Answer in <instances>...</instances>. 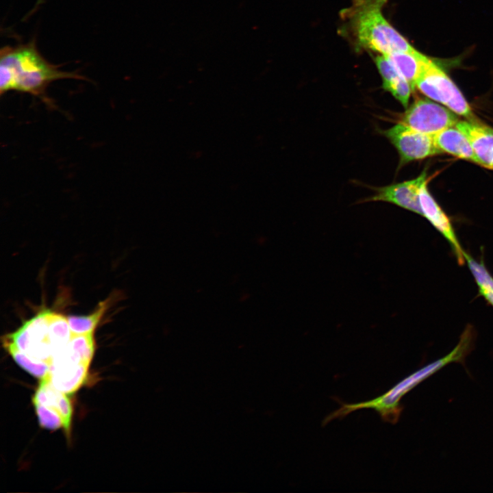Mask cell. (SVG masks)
Wrapping results in <instances>:
<instances>
[{
	"instance_id": "obj_5",
	"label": "cell",
	"mask_w": 493,
	"mask_h": 493,
	"mask_svg": "<svg viewBox=\"0 0 493 493\" xmlns=\"http://www.w3.org/2000/svg\"><path fill=\"white\" fill-rule=\"evenodd\" d=\"M49 312H40L26 321L18 330L5 335L2 338L11 342L29 356L50 365L53 351L49 332Z\"/></svg>"
},
{
	"instance_id": "obj_18",
	"label": "cell",
	"mask_w": 493,
	"mask_h": 493,
	"mask_svg": "<svg viewBox=\"0 0 493 493\" xmlns=\"http://www.w3.org/2000/svg\"><path fill=\"white\" fill-rule=\"evenodd\" d=\"M112 298L108 297L99 303L93 312L86 316H68L67 319L73 334L94 333L101 319L109 308Z\"/></svg>"
},
{
	"instance_id": "obj_14",
	"label": "cell",
	"mask_w": 493,
	"mask_h": 493,
	"mask_svg": "<svg viewBox=\"0 0 493 493\" xmlns=\"http://www.w3.org/2000/svg\"><path fill=\"white\" fill-rule=\"evenodd\" d=\"M32 401L55 409L64 420V429L69 430L73 412L71 401L66 394L51 384L47 376L41 379Z\"/></svg>"
},
{
	"instance_id": "obj_6",
	"label": "cell",
	"mask_w": 493,
	"mask_h": 493,
	"mask_svg": "<svg viewBox=\"0 0 493 493\" xmlns=\"http://www.w3.org/2000/svg\"><path fill=\"white\" fill-rule=\"evenodd\" d=\"M398 121L418 131L433 136L455 126L459 120L448 108L428 99L418 98L399 116Z\"/></svg>"
},
{
	"instance_id": "obj_2",
	"label": "cell",
	"mask_w": 493,
	"mask_h": 493,
	"mask_svg": "<svg viewBox=\"0 0 493 493\" xmlns=\"http://www.w3.org/2000/svg\"><path fill=\"white\" fill-rule=\"evenodd\" d=\"M475 337L474 328L467 325L457 344L448 354L414 372L380 396L362 403L342 405L340 409L328 416L325 422L344 416L359 409L370 408L378 412L383 420L396 423L402 412L400 405L401 398L419 383L448 364L464 363L465 357L473 349Z\"/></svg>"
},
{
	"instance_id": "obj_1",
	"label": "cell",
	"mask_w": 493,
	"mask_h": 493,
	"mask_svg": "<svg viewBox=\"0 0 493 493\" xmlns=\"http://www.w3.org/2000/svg\"><path fill=\"white\" fill-rule=\"evenodd\" d=\"M87 80L76 72L64 71L48 62L38 50L34 40L16 46H5L0 51V93L16 91L31 94L49 107L54 105L47 88L58 80Z\"/></svg>"
},
{
	"instance_id": "obj_13",
	"label": "cell",
	"mask_w": 493,
	"mask_h": 493,
	"mask_svg": "<svg viewBox=\"0 0 493 493\" xmlns=\"http://www.w3.org/2000/svg\"><path fill=\"white\" fill-rule=\"evenodd\" d=\"M375 63L382 78L383 88L407 108L413 90L409 82L384 55H377Z\"/></svg>"
},
{
	"instance_id": "obj_15",
	"label": "cell",
	"mask_w": 493,
	"mask_h": 493,
	"mask_svg": "<svg viewBox=\"0 0 493 493\" xmlns=\"http://www.w3.org/2000/svg\"><path fill=\"white\" fill-rule=\"evenodd\" d=\"M409 82L413 90L416 83L431 60L416 49L384 55Z\"/></svg>"
},
{
	"instance_id": "obj_16",
	"label": "cell",
	"mask_w": 493,
	"mask_h": 493,
	"mask_svg": "<svg viewBox=\"0 0 493 493\" xmlns=\"http://www.w3.org/2000/svg\"><path fill=\"white\" fill-rule=\"evenodd\" d=\"M465 260L477 285L479 294L493 307V277L487 269L483 257L478 261L466 252Z\"/></svg>"
},
{
	"instance_id": "obj_12",
	"label": "cell",
	"mask_w": 493,
	"mask_h": 493,
	"mask_svg": "<svg viewBox=\"0 0 493 493\" xmlns=\"http://www.w3.org/2000/svg\"><path fill=\"white\" fill-rule=\"evenodd\" d=\"M89 365L51 364L47 377L59 391L70 394L77 391L84 383Z\"/></svg>"
},
{
	"instance_id": "obj_17",
	"label": "cell",
	"mask_w": 493,
	"mask_h": 493,
	"mask_svg": "<svg viewBox=\"0 0 493 493\" xmlns=\"http://www.w3.org/2000/svg\"><path fill=\"white\" fill-rule=\"evenodd\" d=\"M5 349L10 353L16 363L36 378H45L50 370V365L42 360L34 358L19 350L13 343L2 338Z\"/></svg>"
},
{
	"instance_id": "obj_3",
	"label": "cell",
	"mask_w": 493,
	"mask_h": 493,
	"mask_svg": "<svg viewBox=\"0 0 493 493\" xmlns=\"http://www.w3.org/2000/svg\"><path fill=\"white\" fill-rule=\"evenodd\" d=\"M387 0H354L342 12L351 35L361 48L388 55L414 50L385 19L382 8Z\"/></svg>"
},
{
	"instance_id": "obj_8",
	"label": "cell",
	"mask_w": 493,
	"mask_h": 493,
	"mask_svg": "<svg viewBox=\"0 0 493 493\" xmlns=\"http://www.w3.org/2000/svg\"><path fill=\"white\" fill-rule=\"evenodd\" d=\"M428 180L426 170L418 177L377 188L374 195L364 201H384L422 215L420 203V190Z\"/></svg>"
},
{
	"instance_id": "obj_10",
	"label": "cell",
	"mask_w": 493,
	"mask_h": 493,
	"mask_svg": "<svg viewBox=\"0 0 493 493\" xmlns=\"http://www.w3.org/2000/svg\"><path fill=\"white\" fill-rule=\"evenodd\" d=\"M455 127L468 138L478 164L493 169V128L474 120L459 121Z\"/></svg>"
},
{
	"instance_id": "obj_4",
	"label": "cell",
	"mask_w": 493,
	"mask_h": 493,
	"mask_svg": "<svg viewBox=\"0 0 493 493\" xmlns=\"http://www.w3.org/2000/svg\"><path fill=\"white\" fill-rule=\"evenodd\" d=\"M416 88L426 97L442 104L456 114L473 120L472 108L461 91L431 60L418 79Z\"/></svg>"
},
{
	"instance_id": "obj_7",
	"label": "cell",
	"mask_w": 493,
	"mask_h": 493,
	"mask_svg": "<svg viewBox=\"0 0 493 493\" xmlns=\"http://www.w3.org/2000/svg\"><path fill=\"white\" fill-rule=\"evenodd\" d=\"M383 134L396 149L401 165L441 153L433 136L400 123L383 131Z\"/></svg>"
},
{
	"instance_id": "obj_21",
	"label": "cell",
	"mask_w": 493,
	"mask_h": 493,
	"mask_svg": "<svg viewBox=\"0 0 493 493\" xmlns=\"http://www.w3.org/2000/svg\"><path fill=\"white\" fill-rule=\"evenodd\" d=\"M40 425L45 429L55 430L64 428V422L60 414L54 409L34 403Z\"/></svg>"
},
{
	"instance_id": "obj_20",
	"label": "cell",
	"mask_w": 493,
	"mask_h": 493,
	"mask_svg": "<svg viewBox=\"0 0 493 493\" xmlns=\"http://www.w3.org/2000/svg\"><path fill=\"white\" fill-rule=\"evenodd\" d=\"M94 333L73 334L66 347L79 362L89 365L94 352Z\"/></svg>"
},
{
	"instance_id": "obj_11",
	"label": "cell",
	"mask_w": 493,
	"mask_h": 493,
	"mask_svg": "<svg viewBox=\"0 0 493 493\" xmlns=\"http://www.w3.org/2000/svg\"><path fill=\"white\" fill-rule=\"evenodd\" d=\"M433 137L435 144L441 153H448L478 164L468 138L455 126L446 128Z\"/></svg>"
},
{
	"instance_id": "obj_9",
	"label": "cell",
	"mask_w": 493,
	"mask_h": 493,
	"mask_svg": "<svg viewBox=\"0 0 493 493\" xmlns=\"http://www.w3.org/2000/svg\"><path fill=\"white\" fill-rule=\"evenodd\" d=\"M428 180L422 186L420 190V203L422 216L444 237L449 244L454 255L459 265L465 262V253L457 237L450 218L430 194L427 188Z\"/></svg>"
},
{
	"instance_id": "obj_19",
	"label": "cell",
	"mask_w": 493,
	"mask_h": 493,
	"mask_svg": "<svg viewBox=\"0 0 493 493\" xmlns=\"http://www.w3.org/2000/svg\"><path fill=\"white\" fill-rule=\"evenodd\" d=\"M49 332L53 355L68 344L73 336L67 317L52 311L49 316Z\"/></svg>"
}]
</instances>
